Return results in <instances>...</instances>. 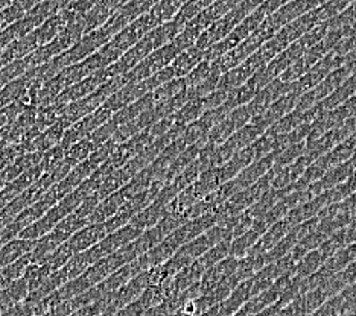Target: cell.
I'll return each mask as SVG.
<instances>
[{
	"label": "cell",
	"instance_id": "obj_12",
	"mask_svg": "<svg viewBox=\"0 0 356 316\" xmlns=\"http://www.w3.org/2000/svg\"><path fill=\"white\" fill-rule=\"evenodd\" d=\"M186 88V81L184 78H177L174 81H169V83L160 85L156 90L151 92L152 94V99L154 103H160V102H165L168 99H171L175 94H178L180 92H183Z\"/></svg>",
	"mask_w": 356,
	"mask_h": 316
},
{
	"label": "cell",
	"instance_id": "obj_17",
	"mask_svg": "<svg viewBox=\"0 0 356 316\" xmlns=\"http://www.w3.org/2000/svg\"><path fill=\"white\" fill-rule=\"evenodd\" d=\"M17 156H19V151L15 146H6V148L0 149V172H3V170L13 163Z\"/></svg>",
	"mask_w": 356,
	"mask_h": 316
},
{
	"label": "cell",
	"instance_id": "obj_6",
	"mask_svg": "<svg viewBox=\"0 0 356 316\" xmlns=\"http://www.w3.org/2000/svg\"><path fill=\"white\" fill-rule=\"evenodd\" d=\"M35 240L29 239H14L6 242L5 245L0 248V271H2L5 266L17 260V258L32 253V249L35 248Z\"/></svg>",
	"mask_w": 356,
	"mask_h": 316
},
{
	"label": "cell",
	"instance_id": "obj_8",
	"mask_svg": "<svg viewBox=\"0 0 356 316\" xmlns=\"http://www.w3.org/2000/svg\"><path fill=\"white\" fill-rule=\"evenodd\" d=\"M42 156L43 153L40 152H28V153H20V156L15 157L13 163L3 170L6 183H11L13 180H15V178H19L22 174H25L26 170L38 166L40 161H42Z\"/></svg>",
	"mask_w": 356,
	"mask_h": 316
},
{
	"label": "cell",
	"instance_id": "obj_14",
	"mask_svg": "<svg viewBox=\"0 0 356 316\" xmlns=\"http://www.w3.org/2000/svg\"><path fill=\"white\" fill-rule=\"evenodd\" d=\"M327 32H329V22H321L318 24H315L312 29L307 31L302 38L297 40V42L302 44L305 51H307V49H311L312 46L318 44L321 40L327 35Z\"/></svg>",
	"mask_w": 356,
	"mask_h": 316
},
{
	"label": "cell",
	"instance_id": "obj_2",
	"mask_svg": "<svg viewBox=\"0 0 356 316\" xmlns=\"http://www.w3.org/2000/svg\"><path fill=\"white\" fill-rule=\"evenodd\" d=\"M291 90H293V84L283 83V81L277 78L271 81L270 84H266L264 88H261V90L256 93V96L245 105V107L250 111L252 117L259 116L262 115V113L268 108L273 102H276L279 97L285 96Z\"/></svg>",
	"mask_w": 356,
	"mask_h": 316
},
{
	"label": "cell",
	"instance_id": "obj_5",
	"mask_svg": "<svg viewBox=\"0 0 356 316\" xmlns=\"http://www.w3.org/2000/svg\"><path fill=\"white\" fill-rule=\"evenodd\" d=\"M298 97H300V94L294 90H291L285 96L279 97L276 102H273L270 107L262 113V117L266 124H268V126L276 124V122L280 120L283 116L289 115L291 111H294Z\"/></svg>",
	"mask_w": 356,
	"mask_h": 316
},
{
	"label": "cell",
	"instance_id": "obj_18",
	"mask_svg": "<svg viewBox=\"0 0 356 316\" xmlns=\"http://www.w3.org/2000/svg\"><path fill=\"white\" fill-rule=\"evenodd\" d=\"M13 63L10 53L6 52V49H3V51H0V70H2L5 66H8V64Z\"/></svg>",
	"mask_w": 356,
	"mask_h": 316
},
{
	"label": "cell",
	"instance_id": "obj_11",
	"mask_svg": "<svg viewBox=\"0 0 356 316\" xmlns=\"http://www.w3.org/2000/svg\"><path fill=\"white\" fill-rule=\"evenodd\" d=\"M261 238V234L254 231L253 228H250L247 233L241 234V236L233 240L230 243V249H229V256L236 258V257H245L248 254V251L253 248L254 243Z\"/></svg>",
	"mask_w": 356,
	"mask_h": 316
},
{
	"label": "cell",
	"instance_id": "obj_3",
	"mask_svg": "<svg viewBox=\"0 0 356 316\" xmlns=\"http://www.w3.org/2000/svg\"><path fill=\"white\" fill-rule=\"evenodd\" d=\"M107 236V231H105L104 224H88L84 228H81L75 234H72L69 242H66L72 253L79 254L83 251H87L92 248Z\"/></svg>",
	"mask_w": 356,
	"mask_h": 316
},
{
	"label": "cell",
	"instance_id": "obj_7",
	"mask_svg": "<svg viewBox=\"0 0 356 316\" xmlns=\"http://www.w3.org/2000/svg\"><path fill=\"white\" fill-rule=\"evenodd\" d=\"M204 58V51H200L198 47L192 46L188 51L181 52L177 58L169 64V67L172 69L175 78H184L188 73L195 69L198 64Z\"/></svg>",
	"mask_w": 356,
	"mask_h": 316
},
{
	"label": "cell",
	"instance_id": "obj_16",
	"mask_svg": "<svg viewBox=\"0 0 356 316\" xmlns=\"http://www.w3.org/2000/svg\"><path fill=\"white\" fill-rule=\"evenodd\" d=\"M210 72H212V63L210 61H201L195 69H192L188 75L184 76L186 81V88H192V87H197L201 83H204V81L209 78Z\"/></svg>",
	"mask_w": 356,
	"mask_h": 316
},
{
	"label": "cell",
	"instance_id": "obj_1",
	"mask_svg": "<svg viewBox=\"0 0 356 316\" xmlns=\"http://www.w3.org/2000/svg\"><path fill=\"white\" fill-rule=\"evenodd\" d=\"M181 52L184 51H181V47L177 44L175 40H172L171 43L161 46L154 52H151L147 58L142 60L133 70L125 73V78L128 83H140V81L148 79L149 76L156 75L157 72L168 67Z\"/></svg>",
	"mask_w": 356,
	"mask_h": 316
},
{
	"label": "cell",
	"instance_id": "obj_13",
	"mask_svg": "<svg viewBox=\"0 0 356 316\" xmlns=\"http://www.w3.org/2000/svg\"><path fill=\"white\" fill-rule=\"evenodd\" d=\"M31 263H32V256H31V253H29V254H26V256H23V257H20V258H17V260L13 262L11 265L5 266L3 269L0 271V275H2V277H3L5 280H8V281H15V280H19V278L23 277V274H25L26 267H28Z\"/></svg>",
	"mask_w": 356,
	"mask_h": 316
},
{
	"label": "cell",
	"instance_id": "obj_10",
	"mask_svg": "<svg viewBox=\"0 0 356 316\" xmlns=\"http://www.w3.org/2000/svg\"><path fill=\"white\" fill-rule=\"evenodd\" d=\"M206 113L203 99H195V101H189L188 103L178 110L175 115H172L174 124L188 126L191 125L192 122H195L197 119H200Z\"/></svg>",
	"mask_w": 356,
	"mask_h": 316
},
{
	"label": "cell",
	"instance_id": "obj_15",
	"mask_svg": "<svg viewBox=\"0 0 356 316\" xmlns=\"http://www.w3.org/2000/svg\"><path fill=\"white\" fill-rule=\"evenodd\" d=\"M325 262H326L325 256H323L320 251H314L312 254L305 257L300 263L294 266V271L297 272L298 278H302V277H306V275H309V274L317 271L318 265L325 263Z\"/></svg>",
	"mask_w": 356,
	"mask_h": 316
},
{
	"label": "cell",
	"instance_id": "obj_4",
	"mask_svg": "<svg viewBox=\"0 0 356 316\" xmlns=\"http://www.w3.org/2000/svg\"><path fill=\"white\" fill-rule=\"evenodd\" d=\"M274 158H276V152L270 153L264 158H259L254 163H250L244 170L234 176V183H236L239 190H244L250 185L254 184L259 178H262L265 174H268V170L273 169L274 166Z\"/></svg>",
	"mask_w": 356,
	"mask_h": 316
},
{
	"label": "cell",
	"instance_id": "obj_9",
	"mask_svg": "<svg viewBox=\"0 0 356 316\" xmlns=\"http://www.w3.org/2000/svg\"><path fill=\"white\" fill-rule=\"evenodd\" d=\"M96 149H98V146H96L90 139H84L75 144H72L70 148L66 149L64 160H66L72 167H75L90 157Z\"/></svg>",
	"mask_w": 356,
	"mask_h": 316
}]
</instances>
